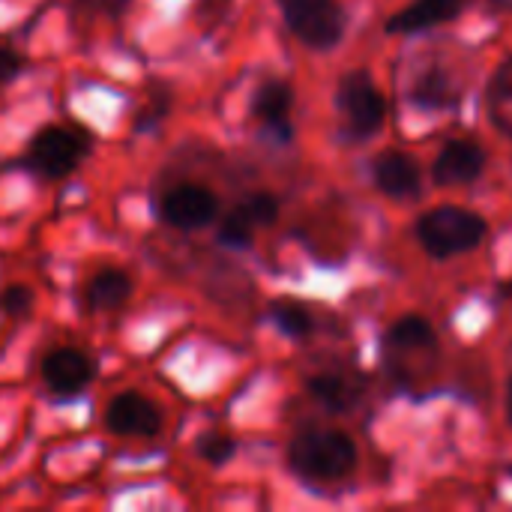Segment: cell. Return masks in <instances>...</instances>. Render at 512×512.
Instances as JSON below:
<instances>
[{
  "instance_id": "obj_1",
  "label": "cell",
  "mask_w": 512,
  "mask_h": 512,
  "mask_svg": "<svg viewBox=\"0 0 512 512\" xmlns=\"http://www.w3.org/2000/svg\"><path fill=\"white\" fill-rule=\"evenodd\" d=\"M93 144V132L81 123H45L27 141L21 165L45 183H60L87 162Z\"/></svg>"
},
{
  "instance_id": "obj_2",
  "label": "cell",
  "mask_w": 512,
  "mask_h": 512,
  "mask_svg": "<svg viewBox=\"0 0 512 512\" xmlns=\"http://www.w3.org/2000/svg\"><path fill=\"white\" fill-rule=\"evenodd\" d=\"M288 468L309 486L339 483L357 468V444L339 429H303L288 444Z\"/></svg>"
},
{
  "instance_id": "obj_3",
  "label": "cell",
  "mask_w": 512,
  "mask_h": 512,
  "mask_svg": "<svg viewBox=\"0 0 512 512\" xmlns=\"http://www.w3.org/2000/svg\"><path fill=\"white\" fill-rule=\"evenodd\" d=\"M417 240L432 258H456L477 249L489 231L486 219L468 207L444 204L417 219Z\"/></svg>"
},
{
  "instance_id": "obj_4",
  "label": "cell",
  "mask_w": 512,
  "mask_h": 512,
  "mask_svg": "<svg viewBox=\"0 0 512 512\" xmlns=\"http://www.w3.org/2000/svg\"><path fill=\"white\" fill-rule=\"evenodd\" d=\"M285 27L312 51H333L345 39L348 15L339 0H276Z\"/></svg>"
},
{
  "instance_id": "obj_5",
  "label": "cell",
  "mask_w": 512,
  "mask_h": 512,
  "mask_svg": "<svg viewBox=\"0 0 512 512\" xmlns=\"http://www.w3.org/2000/svg\"><path fill=\"white\" fill-rule=\"evenodd\" d=\"M336 111L342 117V129L351 141H366L372 138L387 117V102L384 93L378 90L375 78L363 69L342 75L336 87Z\"/></svg>"
},
{
  "instance_id": "obj_6",
  "label": "cell",
  "mask_w": 512,
  "mask_h": 512,
  "mask_svg": "<svg viewBox=\"0 0 512 512\" xmlns=\"http://www.w3.org/2000/svg\"><path fill=\"white\" fill-rule=\"evenodd\" d=\"M156 219L174 231H201L219 216V195L198 180L171 183L153 204Z\"/></svg>"
},
{
  "instance_id": "obj_7",
  "label": "cell",
  "mask_w": 512,
  "mask_h": 512,
  "mask_svg": "<svg viewBox=\"0 0 512 512\" xmlns=\"http://www.w3.org/2000/svg\"><path fill=\"white\" fill-rule=\"evenodd\" d=\"M99 375V363L75 345L51 348L39 363V378L45 393L54 402H72L78 399Z\"/></svg>"
},
{
  "instance_id": "obj_8",
  "label": "cell",
  "mask_w": 512,
  "mask_h": 512,
  "mask_svg": "<svg viewBox=\"0 0 512 512\" xmlns=\"http://www.w3.org/2000/svg\"><path fill=\"white\" fill-rule=\"evenodd\" d=\"M105 429L117 438H141V441H150L162 432L165 426V414L162 408L147 396V393H138V390H126V393H117L108 399L105 405Z\"/></svg>"
},
{
  "instance_id": "obj_9",
  "label": "cell",
  "mask_w": 512,
  "mask_h": 512,
  "mask_svg": "<svg viewBox=\"0 0 512 512\" xmlns=\"http://www.w3.org/2000/svg\"><path fill=\"white\" fill-rule=\"evenodd\" d=\"M294 87L282 78H267L252 93V117L258 120L261 132L273 144H291L294 141Z\"/></svg>"
},
{
  "instance_id": "obj_10",
  "label": "cell",
  "mask_w": 512,
  "mask_h": 512,
  "mask_svg": "<svg viewBox=\"0 0 512 512\" xmlns=\"http://www.w3.org/2000/svg\"><path fill=\"white\" fill-rule=\"evenodd\" d=\"M486 150L483 144L471 141V138H453L441 147L435 165H432V177L438 186H468L474 180H480V174L486 171Z\"/></svg>"
},
{
  "instance_id": "obj_11",
  "label": "cell",
  "mask_w": 512,
  "mask_h": 512,
  "mask_svg": "<svg viewBox=\"0 0 512 512\" xmlns=\"http://www.w3.org/2000/svg\"><path fill=\"white\" fill-rule=\"evenodd\" d=\"M372 180L378 192L393 201H408L423 192V174L411 153L405 150H384L372 162Z\"/></svg>"
},
{
  "instance_id": "obj_12",
  "label": "cell",
  "mask_w": 512,
  "mask_h": 512,
  "mask_svg": "<svg viewBox=\"0 0 512 512\" xmlns=\"http://www.w3.org/2000/svg\"><path fill=\"white\" fill-rule=\"evenodd\" d=\"M462 9H465V0H414L402 12L387 18L384 33H390V36L423 33V30H432L438 24H447V21L459 18Z\"/></svg>"
},
{
  "instance_id": "obj_13",
  "label": "cell",
  "mask_w": 512,
  "mask_h": 512,
  "mask_svg": "<svg viewBox=\"0 0 512 512\" xmlns=\"http://www.w3.org/2000/svg\"><path fill=\"white\" fill-rule=\"evenodd\" d=\"M135 294V282L123 267H102L84 282V306L99 315L120 312Z\"/></svg>"
},
{
  "instance_id": "obj_14",
  "label": "cell",
  "mask_w": 512,
  "mask_h": 512,
  "mask_svg": "<svg viewBox=\"0 0 512 512\" xmlns=\"http://www.w3.org/2000/svg\"><path fill=\"white\" fill-rule=\"evenodd\" d=\"M411 102L426 111H444L459 105V84L444 66L423 69L411 84Z\"/></svg>"
},
{
  "instance_id": "obj_15",
  "label": "cell",
  "mask_w": 512,
  "mask_h": 512,
  "mask_svg": "<svg viewBox=\"0 0 512 512\" xmlns=\"http://www.w3.org/2000/svg\"><path fill=\"white\" fill-rule=\"evenodd\" d=\"M306 393L330 414H345L357 402V387L342 372H318L306 378Z\"/></svg>"
},
{
  "instance_id": "obj_16",
  "label": "cell",
  "mask_w": 512,
  "mask_h": 512,
  "mask_svg": "<svg viewBox=\"0 0 512 512\" xmlns=\"http://www.w3.org/2000/svg\"><path fill=\"white\" fill-rule=\"evenodd\" d=\"M486 114L498 132L512 138V54L495 69L486 87Z\"/></svg>"
},
{
  "instance_id": "obj_17",
  "label": "cell",
  "mask_w": 512,
  "mask_h": 512,
  "mask_svg": "<svg viewBox=\"0 0 512 512\" xmlns=\"http://www.w3.org/2000/svg\"><path fill=\"white\" fill-rule=\"evenodd\" d=\"M171 105H174V90L165 81H159V78L147 81L144 96H141V105H138V111L132 117V132H138V135L156 132L168 120Z\"/></svg>"
},
{
  "instance_id": "obj_18",
  "label": "cell",
  "mask_w": 512,
  "mask_h": 512,
  "mask_svg": "<svg viewBox=\"0 0 512 512\" xmlns=\"http://www.w3.org/2000/svg\"><path fill=\"white\" fill-rule=\"evenodd\" d=\"M435 342H438V333L429 324V318H423V315H402L384 336L387 351H396V354L435 348Z\"/></svg>"
},
{
  "instance_id": "obj_19",
  "label": "cell",
  "mask_w": 512,
  "mask_h": 512,
  "mask_svg": "<svg viewBox=\"0 0 512 512\" xmlns=\"http://www.w3.org/2000/svg\"><path fill=\"white\" fill-rule=\"evenodd\" d=\"M267 315H270V321L276 324L279 333H285L288 339H297V342L309 339L312 330H315L312 312L297 300H276V303H270Z\"/></svg>"
},
{
  "instance_id": "obj_20",
  "label": "cell",
  "mask_w": 512,
  "mask_h": 512,
  "mask_svg": "<svg viewBox=\"0 0 512 512\" xmlns=\"http://www.w3.org/2000/svg\"><path fill=\"white\" fill-rule=\"evenodd\" d=\"M252 240H255V225H252V219H249L240 207L228 210V213L219 219V225H216V243H219L222 249L246 252V249L252 246Z\"/></svg>"
},
{
  "instance_id": "obj_21",
  "label": "cell",
  "mask_w": 512,
  "mask_h": 512,
  "mask_svg": "<svg viewBox=\"0 0 512 512\" xmlns=\"http://www.w3.org/2000/svg\"><path fill=\"white\" fill-rule=\"evenodd\" d=\"M237 450H240L237 441L231 435H225V432H216V429L201 432L198 441H195V456L201 462H207L210 468H225L237 456Z\"/></svg>"
},
{
  "instance_id": "obj_22",
  "label": "cell",
  "mask_w": 512,
  "mask_h": 512,
  "mask_svg": "<svg viewBox=\"0 0 512 512\" xmlns=\"http://www.w3.org/2000/svg\"><path fill=\"white\" fill-rule=\"evenodd\" d=\"M237 207L252 219L255 228H270V225L279 219V210H282V207H279V198H276L273 192H264V189L249 192Z\"/></svg>"
},
{
  "instance_id": "obj_23",
  "label": "cell",
  "mask_w": 512,
  "mask_h": 512,
  "mask_svg": "<svg viewBox=\"0 0 512 512\" xmlns=\"http://www.w3.org/2000/svg\"><path fill=\"white\" fill-rule=\"evenodd\" d=\"M36 306V294L33 288L21 285V282H12L0 291V312L6 318H27Z\"/></svg>"
},
{
  "instance_id": "obj_24",
  "label": "cell",
  "mask_w": 512,
  "mask_h": 512,
  "mask_svg": "<svg viewBox=\"0 0 512 512\" xmlns=\"http://www.w3.org/2000/svg\"><path fill=\"white\" fill-rule=\"evenodd\" d=\"M24 66H27L24 54H21L18 48H12L9 42L0 39V87L12 84V81L24 72Z\"/></svg>"
},
{
  "instance_id": "obj_25",
  "label": "cell",
  "mask_w": 512,
  "mask_h": 512,
  "mask_svg": "<svg viewBox=\"0 0 512 512\" xmlns=\"http://www.w3.org/2000/svg\"><path fill=\"white\" fill-rule=\"evenodd\" d=\"M129 0H75V9H90V12H96V9H105V12H123V6H126Z\"/></svg>"
},
{
  "instance_id": "obj_26",
  "label": "cell",
  "mask_w": 512,
  "mask_h": 512,
  "mask_svg": "<svg viewBox=\"0 0 512 512\" xmlns=\"http://www.w3.org/2000/svg\"><path fill=\"white\" fill-rule=\"evenodd\" d=\"M507 420H510L512 426V378L510 384H507Z\"/></svg>"
}]
</instances>
